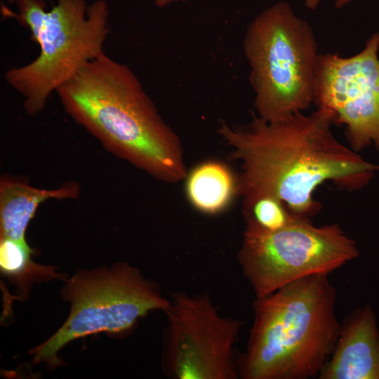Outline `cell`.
I'll list each match as a JSON object with an SVG mask.
<instances>
[{
	"instance_id": "obj_1",
	"label": "cell",
	"mask_w": 379,
	"mask_h": 379,
	"mask_svg": "<svg viewBox=\"0 0 379 379\" xmlns=\"http://www.w3.org/2000/svg\"><path fill=\"white\" fill-rule=\"evenodd\" d=\"M330 112L323 108L309 115L297 112L277 121L253 114L243 125L222 121L217 130L241 163L237 195L243 209L269 196L281 201L293 214L310 218L319 212L316 190L331 182L342 190H359L379 171L333 135Z\"/></svg>"
},
{
	"instance_id": "obj_2",
	"label": "cell",
	"mask_w": 379,
	"mask_h": 379,
	"mask_svg": "<svg viewBox=\"0 0 379 379\" xmlns=\"http://www.w3.org/2000/svg\"><path fill=\"white\" fill-rule=\"evenodd\" d=\"M56 93L68 114L114 154L160 180L186 178L178 135L127 65L105 52Z\"/></svg>"
},
{
	"instance_id": "obj_3",
	"label": "cell",
	"mask_w": 379,
	"mask_h": 379,
	"mask_svg": "<svg viewBox=\"0 0 379 379\" xmlns=\"http://www.w3.org/2000/svg\"><path fill=\"white\" fill-rule=\"evenodd\" d=\"M336 298L328 275L323 274L255 298L247 345L237 357L239 378H318L340 334Z\"/></svg>"
},
{
	"instance_id": "obj_4",
	"label": "cell",
	"mask_w": 379,
	"mask_h": 379,
	"mask_svg": "<svg viewBox=\"0 0 379 379\" xmlns=\"http://www.w3.org/2000/svg\"><path fill=\"white\" fill-rule=\"evenodd\" d=\"M13 11L2 13L27 27L40 48L29 63L6 71V83L23 98L29 115L42 111L53 93L88 62L105 53L109 33V9L105 0H55L46 10L45 0H17Z\"/></svg>"
},
{
	"instance_id": "obj_5",
	"label": "cell",
	"mask_w": 379,
	"mask_h": 379,
	"mask_svg": "<svg viewBox=\"0 0 379 379\" xmlns=\"http://www.w3.org/2000/svg\"><path fill=\"white\" fill-rule=\"evenodd\" d=\"M243 50L258 117L281 121L313 103L317 41L310 25L288 4L277 2L252 20Z\"/></svg>"
},
{
	"instance_id": "obj_6",
	"label": "cell",
	"mask_w": 379,
	"mask_h": 379,
	"mask_svg": "<svg viewBox=\"0 0 379 379\" xmlns=\"http://www.w3.org/2000/svg\"><path fill=\"white\" fill-rule=\"evenodd\" d=\"M61 297L69 302L67 318L59 329L30 351L34 363L54 368L61 365L59 352L67 344L92 334L121 336L154 310L170 305L159 285L126 262L78 270L65 281Z\"/></svg>"
},
{
	"instance_id": "obj_7",
	"label": "cell",
	"mask_w": 379,
	"mask_h": 379,
	"mask_svg": "<svg viewBox=\"0 0 379 379\" xmlns=\"http://www.w3.org/2000/svg\"><path fill=\"white\" fill-rule=\"evenodd\" d=\"M359 255L355 241L338 224L316 226L295 215L274 232L246 222L237 258L255 298H260L309 276L328 275Z\"/></svg>"
},
{
	"instance_id": "obj_8",
	"label": "cell",
	"mask_w": 379,
	"mask_h": 379,
	"mask_svg": "<svg viewBox=\"0 0 379 379\" xmlns=\"http://www.w3.org/2000/svg\"><path fill=\"white\" fill-rule=\"evenodd\" d=\"M161 366L173 379H237L235 345L244 322L222 316L208 294L173 292Z\"/></svg>"
},
{
	"instance_id": "obj_9",
	"label": "cell",
	"mask_w": 379,
	"mask_h": 379,
	"mask_svg": "<svg viewBox=\"0 0 379 379\" xmlns=\"http://www.w3.org/2000/svg\"><path fill=\"white\" fill-rule=\"evenodd\" d=\"M379 32L350 57L319 54L313 103L343 125L350 147L359 152L373 147L379 152Z\"/></svg>"
},
{
	"instance_id": "obj_10",
	"label": "cell",
	"mask_w": 379,
	"mask_h": 379,
	"mask_svg": "<svg viewBox=\"0 0 379 379\" xmlns=\"http://www.w3.org/2000/svg\"><path fill=\"white\" fill-rule=\"evenodd\" d=\"M318 378L379 379V329L369 305L344 319L335 349Z\"/></svg>"
},
{
	"instance_id": "obj_11",
	"label": "cell",
	"mask_w": 379,
	"mask_h": 379,
	"mask_svg": "<svg viewBox=\"0 0 379 379\" xmlns=\"http://www.w3.org/2000/svg\"><path fill=\"white\" fill-rule=\"evenodd\" d=\"M76 184L55 190H44L20 182L2 179L0 185V238L26 241L27 226L39 205L49 199H74Z\"/></svg>"
},
{
	"instance_id": "obj_12",
	"label": "cell",
	"mask_w": 379,
	"mask_h": 379,
	"mask_svg": "<svg viewBox=\"0 0 379 379\" xmlns=\"http://www.w3.org/2000/svg\"><path fill=\"white\" fill-rule=\"evenodd\" d=\"M186 178L188 200L204 213L213 215L222 212L237 195V178L220 161L203 162L187 173Z\"/></svg>"
},
{
	"instance_id": "obj_13",
	"label": "cell",
	"mask_w": 379,
	"mask_h": 379,
	"mask_svg": "<svg viewBox=\"0 0 379 379\" xmlns=\"http://www.w3.org/2000/svg\"><path fill=\"white\" fill-rule=\"evenodd\" d=\"M33 254L34 251L27 241L0 238L1 273L16 286L18 299L26 297L34 283L55 279L65 281L67 279L54 267L34 262Z\"/></svg>"
},
{
	"instance_id": "obj_14",
	"label": "cell",
	"mask_w": 379,
	"mask_h": 379,
	"mask_svg": "<svg viewBox=\"0 0 379 379\" xmlns=\"http://www.w3.org/2000/svg\"><path fill=\"white\" fill-rule=\"evenodd\" d=\"M246 222H251L260 228L274 232L286 226L295 217L277 199L265 196L257 199L243 209Z\"/></svg>"
},
{
	"instance_id": "obj_15",
	"label": "cell",
	"mask_w": 379,
	"mask_h": 379,
	"mask_svg": "<svg viewBox=\"0 0 379 379\" xmlns=\"http://www.w3.org/2000/svg\"><path fill=\"white\" fill-rule=\"evenodd\" d=\"M324 0H304L305 4L307 8L310 9H315L319 4ZM335 4V6L338 8H340L352 2L354 0H333Z\"/></svg>"
},
{
	"instance_id": "obj_16",
	"label": "cell",
	"mask_w": 379,
	"mask_h": 379,
	"mask_svg": "<svg viewBox=\"0 0 379 379\" xmlns=\"http://www.w3.org/2000/svg\"><path fill=\"white\" fill-rule=\"evenodd\" d=\"M187 0H155L154 4L157 6L162 8L167 6L175 2H181Z\"/></svg>"
},
{
	"instance_id": "obj_17",
	"label": "cell",
	"mask_w": 379,
	"mask_h": 379,
	"mask_svg": "<svg viewBox=\"0 0 379 379\" xmlns=\"http://www.w3.org/2000/svg\"><path fill=\"white\" fill-rule=\"evenodd\" d=\"M17 0H7V2L8 4H14V3Z\"/></svg>"
}]
</instances>
